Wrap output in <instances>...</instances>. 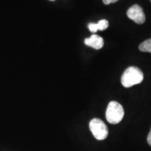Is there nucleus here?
Wrapping results in <instances>:
<instances>
[{
  "instance_id": "f257e3e1",
  "label": "nucleus",
  "mask_w": 151,
  "mask_h": 151,
  "mask_svg": "<svg viewBox=\"0 0 151 151\" xmlns=\"http://www.w3.org/2000/svg\"><path fill=\"white\" fill-rule=\"evenodd\" d=\"M143 73L137 67H128L121 77V83L124 88L141 83L143 80Z\"/></svg>"
},
{
  "instance_id": "f03ea898",
  "label": "nucleus",
  "mask_w": 151,
  "mask_h": 151,
  "mask_svg": "<svg viewBox=\"0 0 151 151\" xmlns=\"http://www.w3.org/2000/svg\"><path fill=\"white\" fill-rule=\"evenodd\" d=\"M124 115V109L120 103L116 101L109 102L106 111V118L109 123L118 124L123 119Z\"/></svg>"
},
{
  "instance_id": "7ed1b4c3",
  "label": "nucleus",
  "mask_w": 151,
  "mask_h": 151,
  "mask_svg": "<svg viewBox=\"0 0 151 151\" xmlns=\"http://www.w3.org/2000/svg\"><path fill=\"white\" fill-rule=\"evenodd\" d=\"M89 127L94 137L97 140H104L108 137V127H107L106 124L99 118H94L90 120Z\"/></svg>"
},
{
  "instance_id": "20e7f679",
  "label": "nucleus",
  "mask_w": 151,
  "mask_h": 151,
  "mask_svg": "<svg viewBox=\"0 0 151 151\" xmlns=\"http://www.w3.org/2000/svg\"><path fill=\"white\" fill-rule=\"evenodd\" d=\"M127 16L128 18L137 24H143L146 21V16L143 9L138 4L133 5L128 9Z\"/></svg>"
},
{
  "instance_id": "39448f33",
  "label": "nucleus",
  "mask_w": 151,
  "mask_h": 151,
  "mask_svg": "<svg viewBox=\"0 0 151 151\" xmlns=\"http://www.w3.org/2000/svg\"><path fill=\"white\" fill-rule=\"evenodd\" d=\"M84 43L86 46L92 47L96 50L102 48L104 44L103 38L99 35H95V34L90 36V37L85 39Z\"/></svg>"
},
{
  "instance_id": "423d86ee",
  "label": "nucleus",
  "mask_w": 151,
  "mask_h": 151,
  "mask_svg": "<svg viewBox=\"0 0 151 151\" xmlns=\"http://www.w3.org/2000/svg\"><path fill=\"white\" fill-rule=\"evenodd\" d=\"M109 27V22L108 20H99L97 23H90L88 24V29L92 33H96L98 30L100 31H104V30L106 29Z\"/></svg>"
},
{
  "instance_id": "0eeeda50",
  "label": "nucleus",
  "mask_w": 151,
  "mask_h": 151,
  "mask_svg": "<svg viewBox=\"0 0 151 151\" xmlns=\"http://www.w3.org/2000/svg\"><path fill=\"white\" fill-rule=\"evenodd\" d=\"M139 50L142 52H148L151 53V39H147L139 45Z\"/></svg>"
},
{
  "instance_id": "6e6552de",
  "label": "nucleus",
  "mask_w": 151,
  "mask_h": 151,
  "mask_svg": "<svg viewBox=\"0 0 151 151\" xmlns=\"http://www.w3.org/2000/svg\"><path fill=\"white\" fill-rule=\"evenodd\" d=\"M118 1V0H103V2L106 5H109V4H110L116 2V1Z\"/></svg>"
},
{
  "instance_id": "1a4fd4ad",
  "label": "nucleus",
  "mask_w": 151,
  "mask_h": 151,
  "mask_svg": "<svg viewBox=\"0 0 151 151\" xmlns=\"http://www.w3.org/2000/svg\"><path fill=\"white\" fill-rule=\"evenodd\" d=\"M147 142H148L149 146H151V127H150V132H149L148 137H147Z\"/></svg>"
},
{
  "instance_id": "9d476101",
  "label": "nucleus",
  "mask_w": 151,
  "mask_h": 151,
  "mask_svg": "<svg viewBox=\"0 0 151 151\" xmlns=\"http://www.w3.org/2000/svg\"><path fill=\"white\" fill-rule=\"evenodd\" d=\"M50 1H55V0H50Z\"/></svg>"
},
{
  "instance_id": "9b49d317",
  "label": "nucleus",
  "mask_w": 151,
  "mask_h": 151,
  "mask_svg": "<svg viewBox=\"0 0 151 151\" xmlns=\"http://www.w3.org/2000/svg\"><path fill=\"white\" fill-rule=\"evenodd\" d=\"M150 1H151V0H150Z\"/></svg>"
}]
</instances>
